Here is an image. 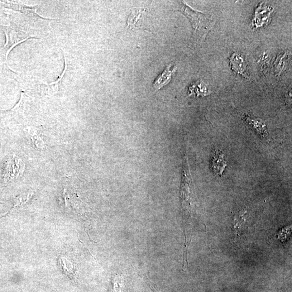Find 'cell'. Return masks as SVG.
<instances>
[{
  "label": "cell",
  "instance_id": "cell-1",
  "mask_svg": "<svg viewBox=\"0 0 292 292\" xmlns=\"http://www.w3.org/2000/svg\"><path fill=\"white\" fill-rule=\"evenodd\" d=\"M179 11L189 19L193 29L194 35L198 39H205L214 25L213 16L194 10L183 2Z\"/></svg>",
  "mask_w": 292,
  "mask_h": 292
},
{
  "label": "cell",
  "instance_id": "cell-2",
  "mask_svg": "<svg viewBox=\"0 0 292 292\" xmlns=\"http://www.w3.org/2000/svg\"><path fill=\"white\" fill-rule=\"evenodd\" d=\"M183 182H182L181 198L182 205L185 210L186 219L190 217L191 209L193 208V184L190 173L188 155H186L184 161Z\"/></svg>",
  "mask_w": 292,
  "mask_h": 292
},
{
  "label": "cell",
  "instance_id": "cell-3",
  "mask_svg": "<svg viewBox=\"0 0 292 292\" xmlns=\"http://www.w3.org/2000/svg\"><path fill=\"white\" fill-rule=\"evenodd\" d=\"M6 36V43L4 49L6 50V59L13 49L21 42L32 38L28 33L19 28L15 24L11 23L7 26H0Z\"/></svg>",
  "mask_w": 292,
  "mask_h": 292
},
{
  "label": "cell",
  "instance_id": "cell-4",
  "mask_svg": "<svg viewBox=\"0 0 292 292\" xmlns=\"http://www.w3.org/2000/svg\"><path fill=\"white\" fill-rule=\"evenodd\" d=\"M243 120L261 138L269 140V133L267 131L266 123L263 120L253 118L248 115H245L243 117Z\"/></svg>",
  "mask_w": 292,
  "mask_h": 292
},
{
  "label": "cell",
  "instance_id": "cell-5",
  "mask_svg": "<svg viewBox=\"0 0 292 292\" xmlns=\"http://www.w3.org/2000/svg\"><path fill=\"white\" fill-rule=\"evenodd\" d=\"M273 12L274 8L267 6L266 4L261 3L256 9L254 17L253 25L255 28H258L267 25Z\"/></svg>",
  "mask_w": 292,
  "mask_h": 292
},
{
  "label": "cell",
  "instance_id": "cell-6",
  "mask_svg": "<svg viewBox=\"0 0 292 292\" xmlns=\"http://www.w3.org/2000/svg\"><path fill=\"white\" fill-rule=\"evenodd\" d=\"M232 69L243 77L249 78L248 67L247 62L240 54L233 53L229 59Z\"/></svg>",
  "mask_w": 292,
  "mask_h": 292
},
{
  "label": "cell",
  "instance_id": "cell-7",
  "mask_svg": "<svg viewBox=\"0 0 292 292\" xmlns=\"http://www.w3.org/2000/svg\"><path fill=\"white\" fill-rule=\"evenodd\" d=\"M211 167L213 173L218 176L222 175L227 163L224 160V155L221 151H215L212 157Z\"/></svg>",
  "mask_w": 292,
  "mask_h": 292
},
{
  "label": "cell",
  "instance_id": "cell-8",
  "mask_svg": "<svg viewBox=\"0 0 292 292\" xmlns=\"http://www.w3.org/2000/svg\"><path fill=\"white\" fill-rule=\"evenodd\" d=\"M176 67L172 64L166 67L163 72L162 73L153 83V87L155 90H159L164 86L168 84L172 79V75L176 70Z\"/></svg>",
  "mask_w": 292,
  "mask_h": 292
},
{
  "label": "cell",
  "instance_id": "cell-9",
  "mask_svg": "<svg viewBox=\"0 0 292 292\" xmlns=\"http://www.w3.org/2000/svg\"><path fill=\"white\" fill-rule=\"evenodd\" d=\"M6 7L10 8L14 10H18L19 11L25 14L26 16L30 17H41L36 12V7H28L25 5H21L13 1H2Z\"/></svg>",
  "mask_w": 292,
  "mask_h": 292
},
{
  "label": "cell",
  "instance_id": "cell-10",
  "mask_svg": "<svg viewBox=\"0 0 292 292\" xmlns=\"http://www.w3.org/2000/svg\"><path fill=\"white\" fill-rule=\"evenodd\" d=\"M290 55L288 52H284L277 56L275 62L274 69L276 75H280L282 71L286 69L289 64Z\"/></svg>",
  "mask_w": 292,
  "mask_h": 292
},
{
  "label": "cell",
  "instance_id": "cell-11",
  "mask_svg": "<svg viewBox=\"0 0 292 292\" xmlns=\"http://www.w3.org/2000/svg\"><path fill=\"white\" fill-rule=\"evenodd\" d=\"M145 12V9H133L130 16L128 17L127 21V28L129 30H134L137 28L138 23L142 20V17Z\"/></svg>",
  "mask_w": 292,
  "mask_h": 292
},
{
  "label": "cell",
  "instance_id": "cell-12",
  "mask_svg": "<svg viewBox=\"0 0 292 292\" xmlns=\"http://www.w3.org/2000/svg\"><path fill=\"white\" fill-rule=\"evenodd\" d=\"M189 96L195 95L197 97H206L210 94L206 85L202 82H195L191 84L189 90Z\"/></svg>",
  "mask_w": 292,
  "mask_h": 292
},
{
  "label": "cell",
  "instance_id": "cell-13",
  "mask_svg": "<svg viewBox=\"0 0 292 292\" xmlns=\"http://www.w3.org/2000/svg\"><path fill=\"white\" fill-rule=\"evenodd\" d=\"M247 210H242L239 212L234 219V228L239 233L242 229V227L246 222Z\"/></svg>",
  "mask_w": 292,
  "mask_h": 292
},
{
  "label": "cell",
  "instance_id": "cell-14",
  "mask_svg": "<svg viewBox=\"0 0 292 292\" xmlns=\"http://www.w3.org/2000/svg\"><path fill=\"white\" fill-rule=\"evenodd\" d=\"M61 265L64 271L71 278H75L76 266L72 262L63 258L61 259Z\"/></svg>",
  "mask_w": 292,
  "mask_h": 292
},
{
  "label": "cell",
  "instance_id": "cell-15",
  "mask_svg": "<svg viewBox=\"0 0 292 292\" xmlns=\"http://www.w3.org/2000/svg\"><path fill=\"white\" fill-rule=\"evenodd\" d=\"M65 69L63 71V72H62V74L59 76V78H58V79H57L56 81H55V82L53 83H52L50 84H49V86H50V87H51L52 89V93H54L56 92H57V91H58L59 87H60V83L61 82V80L62 78H64V76L66 72V70H67V68H68V65H67V61H66V57L65 56Z\"/></svg>",
  "mask_w": 292,
  "mask_h": 292
},
{
  "label": "cell",
  "instance_id": "cell-16",
  "mask_svg": "<svg viewBox=\"0 0 292 292\" xmlns=\"http://www.w3.org/2000/svg\"><path fill=\"white\" fill-rule=\"evenodd\" d=\"M112 290L111 292H122V280L121 277L116 275L114 277L113 280Z\"/></svg>",
  "mask_w": 292,
  "mask_h": 292
},
{
  "label": "cell",
  "instance_id": "cell-17",
  "mask_svg": "<svg viewBox=\"0 0 292 292\" xmlns=\"http://www.w3.org/2000/svg\"><path fill=\"white\" fill-rule=\"evenodd\" d=\"M30 135L32 137V140L35 143V145L38 148H44L45 147V144L44 142L42 140L41 138L39 137V136H37L36 132H35L33 129H32V131L30 132Z\"/></svg>",
  "mask_w": 292,
  "mask_h": 292
}]
</instances>
